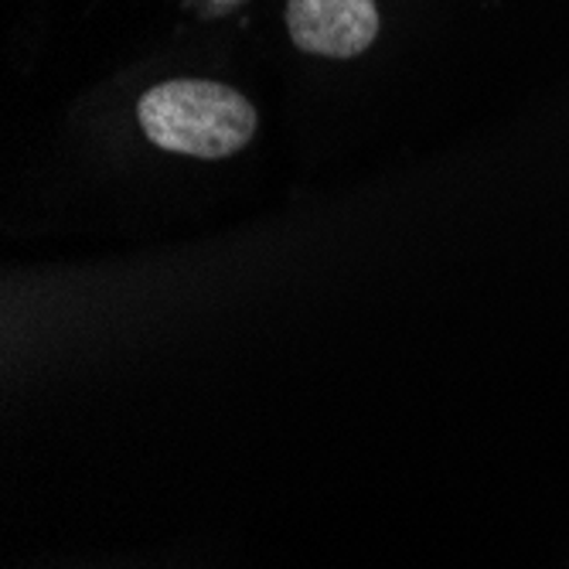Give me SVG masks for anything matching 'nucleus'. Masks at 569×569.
Wrapping results in <instances>:
<instances>
[{"label":"nucleus","instance_id":"2","mask_svg":"<svg viewBox=\"0 0 569 569\" xmlns=\"http://www.w3.org/2000/svg\"><path fill=\"white\" fill-rule=\"evenodd\" d=\"M287 31L307 56L355 59L379 34L376 0H287Z\"/></svg>","mask_w":569,"mask_h":569},{"label":"nucleus","instance_id":"1","mask_svg":"<svg viewBox=\"0 0 569 569\" xmlns=\"http://www.w3.org/2000/svg\"><path fill=\"white\" fill-rule=\"evenodd\" d=\"M137 120L153 147L184 158L219 161L242 150L256 133L252 102L222 82L171 79L143 92Z\"/></svg>","mask_w":569,"mask_h":569}]
</instances>
